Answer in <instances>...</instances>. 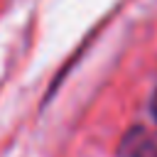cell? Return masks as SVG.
Here are the masks:
<instances>
[]
</instances>
